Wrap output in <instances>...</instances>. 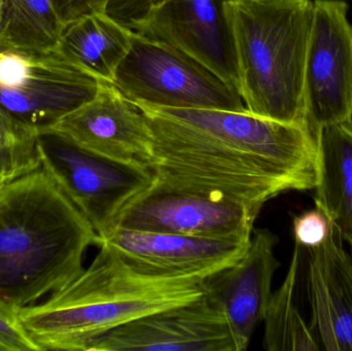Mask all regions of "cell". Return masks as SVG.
Here are the masks:
<instances>
[{
	"instance_id": "cell-13",
	"label": "cell",
	"mask_w": 352,
	"mask_h": 351,
	"mask_svg": "<svg viewBox=\"0 0 352 351\" xmlns=\"http://www.w3.org/2000/svg\"><path fill=\"white\" fill-rule=\"evenodd\" d=\"M250 240L113 228L97 236L96 245L104 243L154 273L209 278L239 261Z\"/></svg>"
},
{
	"instance_id": "cell-20",
	"label": "cell",
	"mask_w": 352,
	"mask_h": 351,
	"mask_svg": "<svg viewBox=\"0 0 352 351\" xmlns=\"http://www.w3.org/2000/svg\"><path fill=\"white\" fill-rule=\"evenodd\" d=\"M38 135L0 109V187L41 168Z\"/></svg>"
},
{
	"instance_id": "cell-2",
	"label": "cell",
	"mask_w": 352,
	"mask_h": 351,
	"mask_svg": "<svg viewBox=\"0 0 352 351\" xmlns=\"http://www.w3.org/2000/svg\"><path fill=\"white\" fill-rule=\"evenodd\" d=\"M98 247L92 264L69 284L45 303L19 309L23 326L41 351H90L109 332L206 293L208 278L154 273L104 243Z\"/></svg>"
},
{
	"instance_id": "cell-15",
	"label": "cell",
	"mask_w": 352,
	"mask_h": 351,
	"mask_svg": "<svg viewBox=\"0 0 352 351\" xmlns=\"http://www.w3.org/2000/svg\"><path fill=\"white\" fill-rule=\"evenodd\" d=\"M304 269L309 326L320 350L352 351V262L333 225L322 245L304 249Z\"/></svg>"
},
{
	"instance_id": "cell-5",
	"label": "cell",
	"mask_w": 352,
	"mask_h": 351,
	"mask_svg": "<svg viewBox=\"0 0 352 351\" xmlns=\"http://www.w3.org/2000/svg\"><path fill=\"white\" fill-rule=\"evenodd\" d=\"M113 84L134 104L248 111L235 87L177 49L134 31Z\"/></svg>"
},
{
	"instance_id": "cell-17",
	"label": "cell",
	"mask_w": 352,
	"mask_h": 351,
	"mask_svg": "<svg viewBox=\"0 0 352 351\" xmlns=\"http://www.w3.org/2000/svg\"><path fill=\"white\" fill-rule=\"evenodd\" d=\"M132 34L131 29L107 12H96L65 25L58 47L85 71L113 84L118 67L129 52Z\"/></svg>"
},
{
	"instance_id": "cell-19",
	"label": "cell",
	"mask_w": 352,
	"mask_h": 351,
	"mask_svg": "<svg viewBox=\"0 0 352 351\" xmlns=\"http://www.w3.org/2000/svg\"><path fill=\"white\" fill-rule=\"evenodd\" d=\"M63 28L51 0H0V47L56 49Z\"/></svg>"
},
{
	"instance_id": "cell-9",
	"label": "cell",
	"mask_w": 352,
	"mask_h": 351,
	"mask_svg": "<svg viewBox=\"0 0 352 351\" xmlns=\"http://www.w3.org/2000/svg\"><path fill=\"white\" fill-rule=\"evenodd\" d=\"M342 0L314 1L305 68L306 124L322 128L352 121V26Z\"/></svg>"
},
{
	"instance_id": "cell-8",
	"label": "cell",
	"mask_w": 352,
	"mask_h": 351,
	"mask_svg": "<svg viewBox=\"0 0 352 351\" xmlns=\"http://www.w3.org/2000/svg\"><path fill=\"white\" fill-rule=\"evenodd\" d=\"M38 148L41 168L84 214L97 236L107 232L120 210L154 181L151 169L95 154L53 132L39 133Z\"/></svg>"
},
{
	"instance_id": "cell-12",
	"label": "cell",
	"mask_w": 352,
	"mask_h": 351,
	"mask_svg": "<svg viewBox=\"0 0 352 351\" xmlns=\"http://www.w3.org/2000/svg\"><path fill=\"white\" fill-rule=\"evenodd\" d=\"M90 351H236L229 326L208 293L134 319L97 339Z\"/></svg>"
},
{
	"instance_id": "cell-22",
	"label": "cell",
	"mask_w": 352,
	"mask_h": 351,
	"mask_svg": "<svg viewBox=\"0 0 352 351\" xmlns=\"http://www.w3.org/2000/svg\"><path fill=\"white\" fill-rule=\"evenodd\" d=\"M331 229L332 224L330 220L318 207L294 218L293 230L296 245L303 249H316L322 245L328 238Z\"/></svg>"
},
{
	"instance_id": "cell-3",
	"label": "cell",
	"mask_w": 352,
	"mask_h": 351,
	"mask_svg": "<svg viewBox=\"0 0 352 351\" xmlns=\"http://www.w3.org/2000/svg\"><path fill=\"white\" fill-rule=\"evenodd\" d=\"M92 225L39 168L0 189V299L30 306L84 271Z\"/></svg>"
},
{
	"instance_id": "cell-16",
	"label": "cell",
	"mask_w": 352,
	"mask_h": 351,
	"mask_svg": "<svg viewBox=\"0 0 352 351\" xmlns=\"http://www.w3.org/2000/svg\"><path fill=\"white\" fill-rule=\"evenodd\" d=\"M316 205L352 251V121L318 134Z\"/></svg>"
},
{
	"instance_id": "cell-25",
	"label": "cell",
	"mask_w": 352,
	"mask_h": 351,
	"mask_svg": "<svg viewBox=\"0 0 352 351\" xmlns=\"http://www.w3.org/2000/svg\"><path fill=\"white\" fill-rule=\"evenodd\" d=\"M223 2H226V1H234V0H223Z\"/></svg>"
},
{
	"instance_id": "cell-1",
	"label": "cell",
	"mask_w": 352,
	"mask_h": 351,
	"mask_svg": "<svg viewBox=\"0 0 352 351\" xmlns=\"http://www.w3.org/2000/svg\"><path fill=\"white\" fill-rule=\"evenodd\" d=\"M135 105L152 131L158 181L258 207L285 192L316 188L318 137L308 126L248 111Z\"/></svg>"
},
{
	"instance_id": "cell-6",
	"label": "cell",
	"mask_w": 352,
	"mask_h": 351,
	"mask_svg": "<svg viewBox=\"0 0 352 351\" xmlns=\"http://www.w3.org/2000/svg\"><path fill=\"white\" fill-rule=\"evenodd\" d=\"M100 84L59 47H0V109L38 134L94 98Z\"/></svg>"
},
{
	"instance_id": "cell-14",
	"label": "cell",
	"mask_w": 352,
	"mask_h": 351,
	"mask_svg": "<svg viewBox=\"0 0 352 351\" xmlns=\"http://www.w3.org/2000/svg\"><path fill=\"white\" fill-rule=\"evenodd\" d=\"M277 241L267 229H254L243 257L206 280L207 293L227 321L236 351L248 350L264 321L273 276L280 265L275 257Z\"/></svg>"
},
{
	"instance_id": "cell-11",
	"label": "cell",
	"mask_w": 352,
	"mask_h": 351,
	"mask_svg": "<svg viewBox=\"0 0 352 351\" xmlns=\"http://www.w3.org/2000/svg\"><path fill=\"white\" fill-rule=\"evenodd\" d=\"M47 131L100 156L152 168L153 136L148 121L111 82H101L94 98L43 132Z\"/></svg>"
},
{
	"instance_id": "cell-10",
	"label": "cell",
	"mask_w": 352,
	"mask_h": 351,
	"mask_svg": "<svg viewBox=\"0 0 352 351\" xmlns=\"http://www.w3.org/2000/svg\"><path fill=\"white\" fill-rule=\"evenodd\" d=\"M133 31L177 49L239 92L235 47L223 0H162Z\"/></svg>"
},
{
	"instance_id": "cell-23",
	"label": "cell",
	"mask_w": 352,
	"mask_h": 351,
	"mask_svg": "<svg viewBox=\"0 0 352 351\" xmlns=\"http://www.w3.org/2000/svg\"><path fill=\"white\" fill-rule=\"evenodd\" d=\"M162 0H109L107 14L120 24L133 29Z\"/></svg>"
},
{
	"instance_id": "cell-18",
	"label": "cell",
	"mask_w": 352,
	"mask_h": 351,
	"mask_svg": "<svg viewBox=\"0 0 352 351\" xmlns=\"http://www.w3.org/2000/svg\"><path fill=\"white\" fill-rule=\"evenodd\" d=\"M303 263L304 249L296 245L285 282L272 293L265 313L263 346L266 350H322L309 323H306L296 302Z\"/></svg>"
},
{
	"instance_id": "cell-7",
	"label": "cell",
	"mask_w": 352,
	"mask_h": 351,
	"mask_svg": "<svg viewBox=\"0 0 352 351\" xmlns=\"http://www.w3.org/2000/svg\"><path fill=\"white\" fill-rule=\"evenodd\" d=\"M261 210L219 192L164 183L154 177L120 210L111 229L248 240Z\"/></svg>"
},
{
	"instance_id": "cell-26",
	"label": "cell",
	"mask_w": 352,
	"mask_h": 351,
	"mask_svg": "<svg viewBox=\"0 0 352 351\" xmlns=\"http://www.w3.org/2000/svg\"><path fill=\"white\" fill-rule=\"evenodd\" d=\"M2 187H0V189H1Z\"/></svg>"
},
{
	"instance_id": "cell-21",
	"label": "cell",
	"mask_w": 352,
	"mask_h": 351,
	"mask_svg": "<svg viewBox=\"0 0 352 351\" xmlns=\"http://www.w3.org/2000/svg\"><path fill=\"white\" fill-rule=\"evenodd\" d=\"M0 351H41L27 333L19 309L0 299Z\"/></svg>"
},
{
	"instance_id": "cell-24",
	"label": "cell",
	"mask_w": 352,
	"mask_h": 351,
	"mask_svg": "<svg viewBox=\"0 0 352 351\" xmlns=\"http://www.w3.org/2000/svg\"><path fill=\"white\" fill-rule=\"evenodd\" d=\"M63 26L82 16L107 12L109 0H51Z\"/></svg>"
},
{
	"instance_id": "cell-4",
	"label": "cell",
	"mask_w": 352,
	"mask_h": 351,
	"mask_svg": "<svg viewBox=\"0 0 352 351\" xmlns=\"http://www.w3.org/2000/svg\"><path fill=\"white\" fill-rule=\"evenodd\" d=\"M223 12L248 113L307 126L304 86L314 1L234 0L223 2Z\"/></svg>"
}]
</instances>
